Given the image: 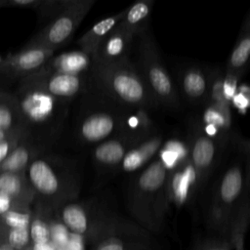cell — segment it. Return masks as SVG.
<instances>
[{
  "mask_svg": "<svg viewBox=\"0 0 250 250\" xmlns=\"http://www.w3.org/2000/svg\"><path fill=\"white\" fill-rule=\"evenodd\" d=\"M169 168L157 157L133 181L129 188L127 206L136 223L150 233L160 232L169 206L166 181Z\"/></svg>",
  "mask_w": 250,
  "mask_h": 250,
  "instance_id": "1",
  "label": "cell"
},
{
  "mask_svg": "<svg viewBox=\"0 0 250 250\" xmlns=\"http://www.w3.org/2000/svg\"><path fill=\"white\" fill-rule=\"evenodd\" d=\"M24 174L35 193L34 202L54 213L78 195L79 187L70 171L50 157L38 155Z\"/></svg>",
  "mask_w": 250,
  "mask_h": 250,
  "instance_id": "2",
  "label": "cell"
},
{
  "mask_svg": "<svg viewBox=\"0 0 250 250\" xmlns=\"http://www.w3.org/2000/svg\"><path fill=\"white\" fill-rule=\"evenodd\" d=\"M97 85L115 102L133 108H151L156 103L136 65L127 59L111 65H94Z\"/></svg>",
  "mask_w": 250,
  "mask_h": 250,
  "instance_id": "3",
  "label": "cell"
},
{
  "mask_svg": "<svg viewBox=\"0 0 250 250\" xmlns=\"http://www.w3.org/2000/svg\"><path fill=\"white\" fill-rule=\"evenodd\" d=\"M151 234L137 223L104 211L87 240L92 250H153Z\"/></svg>",
  "mask_w": 250,
  "mask_h": 250,
  "instance_id": "4",
  "label": "cell"
},
{
  "mask_svg": "<svg viewBox=\"0 0 250 250\" xmlns=\"http://www.w3.org/2000/svg\"><path fill=\"white\" fill-rule=\"evenodd\" d=\"M138 48L139 66H136L150 91L156 104L176 109L180 101L176 86L164 66L155 43L147 30L141 35Z\"/></svg>",
  "mask_w": 250,
  "mask_h": 250,
  "instance_id": "5",
  "label": "cell"
},
{
  "mask_svg": "<svg viewBox=\"0 0 250 250\" xmlns=\"http://www.w3.org/2000/svg\"><path fill=\"white\" fill-rule=\"evenodd\" d=\"M242 164L231 163L218 181L210 208L212 227L228 236L231 218L248 190V173L244 175Z\"/></svg>",
  "mask_w": 250,
  "mask_h": 250,
  "instance_id": "6",
  "label": "cell"
},
{
  "mask_svg": "<svg viewBox=\"0 0 250 250\" xmlns=\"http://www.w3.org/2000/svg\"><path fill=\"white\" fill-rule=\"evenodd\" d=\"M15 95L18 100L21 125L28 131L30 137L33 130L52 128L55 122L62 118L64 102L39 89L20 85Z\"/></svg>",
  "mask_w": 250,
  "mask_h": 250,
  "instance_id": "7",
  "label": "cell"
},
{
  "mask_svg": "<svg viewBox=\"0 0 250 250\" xmlns=\"http://www.w3.org/2000/svg\"><path fill=\"white\" fill-rule=\"evenodd\" d=\"M94 3L95 0H75L70 7L52 19L25 47H40L56 51L70 39Z\"/></svg>",
  "mask_w": 250,
  "mask_h": 250,
  "instance_id": "8",
  "label": "cell"
},
{
  "mask_svg": "<svg viewBox=\"0 0 250 250\" xmlns=\"http://www.w3.org/2000/svg\"><path fill=\"white\" fill-rule=\"evenodd\" d=\"M21 85L39 89L50 96L66 103L86 89L87 76L34 72L21 78Z\"/></svg>",
  "mask_w": 250,
  "mask_h": 250,
  "instance_id": "9",
  "label": "cell"
},
{
  "mask_svg": "<svg viewBox=\"0 0 250 250\" xmlns=\"http://www.w3.org/2000/svg\"><path fill=\"white\" fill-rule=\"evenodd\" d=\"M124 116L110 109H96L83 116L77 126L80 141L86 144H100L122 130Z\"/></svg>",
  "mask_w": 250,
  "mask_h": 250,
  "instance_id": "10",
  "label": "cell"
},
{
  "mask_svg": "<svg viewBox=\"0 0 250 250\" xmlns=\"http://www.w3.org/2000/svg\"><path fill=\"white\" fill-rule=\"evenodd\" d=\"M104 210L94 207L92 203L66 202L60 206L55 213L60 223L70 232L89 238Z\"/></svg>",
  "mask_w": 250,
  "mask_h": 250,
  "instance_id": "11",
  "label": "cell"
},
{
  "mask_svg": "<svg viewBox=\"0 0 250 250\" xmlns=\"http://www.w3.org/2000/svg\"><path fill=\"white\" fill-rule=\"evenodd\" d=\"M55 55L54 50L40 47H24L8 54L0 62V73L10 78H23L38 71Z\"/></svg>",
  "mask_w": 250,
  "mask_h": 250,
  "instance_id": "12",
  "label": "cell"
},
{
  "mask_svg": "<svg viewBox=\"0 0 250 250\" xmlns=\"http://www.w3.org/2000/svg\"><path fill=\"white\" fill-rule=\"evenodd\" d=\"M218 150L219 145L207 136L201 128L194 131L189 141L188 156L194 169L199 186L206 181L215 166Z\"/></svg>",
  "mask_w": 250,
  "mask_h": 250,
  "instance_id": "13",
  "label": "cell"
},
{
  "mask_svg": "<svg viewBox=\"0 0 250 250\" xmlns=\"http://www.w3.org/2000/svg\"><path fill=\"white\" fill-rule=\"evenodd\" d=\"M134 38V35L117 24L96 49L94 65H111L129 59Z\"/></svg>",
  "mask_w": 250,
  "mask_h": 250,
  "instance_id": "14",
  "label": "cell"
},
{
  "mask_svg": "<svg viewBox=\"0 0 250 250\" xmlns=\"http://www.w3.org/2000/svg\"><path fill=\"white\" fill-rule=\"evenodd\" d=\"M146 138L133 136L126 133H119L116 136L98 144L92 157L97 167L101 169H112L119 166L125 154L136 144Z\"/></svg>",
  "mask_w": 250,
  "mask_h": 250,
  "instance_id": "15",
  "label": "cell"
},
{
  "mask_svg": "<svg viewBox=\"0 0 250 250\" xmlns=\"http://www.w3.org/2000/svg\"><path fill=\"white\" fill-rule=\"evenodd\" d=\"M199 186L196 174L191 166L188 154L175 164L169 171L166 181V191L169 203L177 205L186 202L189 194Z\"/></svg>",
  "mask_w": 250,
  "mask_h": 250,
  "instance_id": "16",
  "label": "cell"
},
{
  "mask_svg": "<svg viewBox=\"0 0 250 250\" xmlns=\"http://www.w3.org/2000/svg\"><path fill=\"white\" fill-rule=\"evenodd\" d=\"M93 57L81 50L69 51L52 56L36 72L62 73L71 75H86L92 71Z\"/></svg>",
  "mask_w": 250,
  "mask_h": 250,
  "instance_id": "17",
  "label": "cell"
},
{
  "mask_svg": "<svg viewBox=\"0 0 250 250\" xmlns=\"http://www.w3.org/2000/svg\"><path fill=\"white\" fill-rule=\"evenodd\" d=\"M164 143L163 136L160 134L149 135L140 143L136 144L125 154L119 166L125 173L137 172L147 164L152 157L160 150Z\"/></svg>",
  "mask_w": 250,
  "mask_h": 250,
  "instance_id": "18",
  "label": "cell"
},
{
  "mask_svg": "<svg viewBox=\"0 0 250 250\" xmlns=\"http://www.w3.org/2000/svg\"><path fill=\"white\" fill-rule=\"evenodd\" d=\"M43 145L27 137L0 164V173L24 174L30 162L40 155Z\"/></svg>",
  "mask_w": 250,
  "mask_h": 250,
  "instance_id": "19",
  "label": "cell"
},
{
  "mask_svg": "<svg viewBox=\"0 0 250 250\" xmlns=\"http://www.w3.org/2000/svg\"><path fill=\"white\" fill-rule=\"evenodd\" d=\"M250 56V16L247 15L227 64L226 76L236 81L245 71Z\"/></svg>",
  "mask_w": 250,
  "mask_h": 250,
  "instance_id": "20",
  "label": "cell"
},
{
  "mask_svg": "<svg viewBox=\"0 0 250 250\" xmlns=\"http://www.w3.org/2000/svg\"><path fill=\"white\" fill-rule=\"evenodd\" d=\"M209 76L199 67L190 66L185 69L180 78L184 96L193 103H205L209 92Z\"/></svg>",
  "mask_w": 250,
  "mask_h": 250,
  "instance_id": "21",
  "label": "cell"
},
{
  "mask_svg": "<svg viewBox=\"0 0 250 250\" xmlns=\"http://www.w3.org/2000/svg\"><path fill=\"white\" fill-rule=\"evenodd\" d=\"M153 4L152 0H142L134 3L123 10V17L118 24L135 37L141 35L147 30Z\"/></svg>",
  "mask_w": 250,
  "mask_h": 250,
  "instance_id": "22",
  "label": "cell"
},
{
  "mask_svg": "<svg viewBox=\"0 0 250 250\" xmlns=\"http://www.w3.org/2000/svg\"><path fill=\"white\" fill-rule=\"evenodd\" d=\"M0 192L25 206H31L35 200V193L25 174L0 173Z\"/></svg>",
  "mask_w": 250,
  "mask_h": 250,
  "instance_id": "23",
  "label": "cell"
},
{
  "mask_svg": "<svg viewBox=\"0 0 250 250\" xmlns=\"http://www.w3.org/2000/svg\"><path fill=\"white\" fill-rule=\"evenodd\" d=\"M123 13L124 11L115 14L111 17H107L98 21L88 31H86L77 40V45L79 46L80 50L93 57L100 43L118 24L121 18L123 17Z\"/></svg>",
  "mask_w": 250,
  "mask_h": 250,
  "instance_id": "24",
  "label": "cell"
},
{
  "mask_svg": "<svg viewBox=\"0 0 250 250\" xmlns=\"http://www.w3.org/2000/svg\"><path fill=\"white\" fill-rule=\"evenodd\" d=\"M34 209L29 224L31 243H45L51 241V220L54 212L33 202Z\"/></svg>",
  "mask_w": 250,
  "mask_h": 250,
  "instance_id": "25",
  "label": "cell"
},
{
  "mask_svg": "<svg viewBox=\"0 0 250 250\" xmlns=\"http://www.w3.org/2000/svg\"><path fill=\"white\" fill-rule=\"evenodd\" d=\"M19 127L23 126L21 122L16 95L0 91V129L10 132Z\"/></svg>",
  "mask_w": 250,
  "mask_h": 250,
  "instance_id": "26",
  "label": "cell"
},
{
  "mask_svg": "<svg viewBox=\"0 0 250 250\" xmlns=\"http://www.w3.org/2000/svg\"><path fill=\"white\" fill-rule=\"evenodd\" d=\"M31 216V207L10 210L0 215V229L29 228Z\"/></svg>",
  "mask_w": 250,
  "mask_h": 250,
  "instance_id": "27",
  "label": "cell"
},
{
  "mask_svg": "<svg viewBox=\"0 0 250 250\" xmlns=\"http://www.w3.org/2000/svg\"><path fill=\"white\" fill-rule=\"evenodd\" d=\"M7 244L15 250L27 249L30 242L29 228L0 229V245Z\"/></svg>",
  "mask_w": 250,
  "mask_h": 250,
  "instance_id": "28",
  "label": "cell"
},
{
  "mask_svg": "<svg viewBox=\"0 0 250 250\" xmlns=\"http://www.w3.org/2000/svg\"><path fill=\"white\" fill-rule=\"evenodd\" d=\"M30 137L28 131L24 127L15 129L6 139L0 142V164L7 156L20 145L24 139Z\"/></svg>",
  "mask_w": 250,
  "mask_h": 250,
  "instance_id": "29",
  "label": "cell"
},
{
  "mask_svg": "<svg viewBox=\"0 0 250 250\" xmlns=\"http://www.w3.org/2000/svg\"><path fill=\"white\" fill-rule=\"evenodd\" d=\"M25 207H31V206L22 205V204L15 201L14 199L9 197L8 195L0 192V215L4 214V213H6L10 210L19 209V208H25Z\"/></svg>",
  "mask_w": 250,
  "mask_h": 250,
  "instance_id": "30",
  "label": "cell"
},
{
  "mask_svg": "<svg viewBox=\"0 0 250 250\" xmlns=\"http://www.w3.org/2000/svg\"><path fill=\"white\" fill-rule=\"evenodd\" d=\"M29 250H59L58 246L52 241L45 243H31L28 247Z\"/></svg>",
  "mask_w": 250,
  "mask_h": 250,
  "instance_id": "31",
  "label": "cell"
},
{
  "mask_svg": "<svg viewBox=\"0 0 250 250\" xmlns=\"http://www.w3.org/2000/svg\"><path fill=\"white\" fill-rule=\"evenodd\" d=\"M230 243L228 242H215L203 246L201 250H230Z\"/></svg>",
  "mask_w": 250,
  "mask_h": 250,
  "instance_id": "32",
  "label": "cell"
},
{
  "mask_svg": "<svg viewBox=\"0 0 250 250\" xmlns=\"http://www.w3.org/2000/svg\"><path fill=\"white\" fill-rule=\"evenodd\" d=\"M14 131V130H13ZM13 131H5V130H2V129H0V142L1 141H3L4 139H6Z\"/></svg>",
  "mask_w": 250,
  "mask_h": 250,
  "instance_id": "33",
  "label": "cell"
},
{
  "mask_svg": "<svg viewBox=\"0 0 250 250\" xmlns=\"http://www.w3.org/2000/svg\"><path fill=\"white\" fill-rule=\"evenodd\" d=\"M0 250H15V249H13L12 247H10L7 244H1L0 245Z\"/></svg>",
  "mask_w": 250,
  "mask_h": 250,
  "instance_id": "34",
  "label": "cell"
},
{
  "mask_svg": "<svg viewBox=\"0 0 250 250\" xmlns=\"http://www.w3.org/2000/svg\"><path fill=\"white\" fill-rule=\"evenodd\" d=\"M1 61H2V60H1V58H0V62H1Z\"/></svg>",
  "mask_w": 250,
  "mask_h": 250,
  "instance_id": "35",
  "label": "cell"
},
{
  "mask_svg": "<svg viewBox=\"0 0 250 250\" xmlns=\"http://www.w3.org/2000/svg\"><path fill=\"white\" fill-rule=\"evenodd\" d=\"M27 250H29V249H28V248H27Z\"/></svg>",
  "mask_w": 250,
  "mask_h": 250,
  "instance_id": "36",
  "label": "cell"
},
{
  "mask_svg": "<svg viewBox=\"0 0 250 250\" xmlns=\"http://www.w3.org/2000/svg\"><path fill=\"white\" fill-rule=\"evenodd\" d=\"M25 250H27V249H25Z\"/></svg>",
  "mask_w": 250,
  "mask_h": 250,
  "instance_id": "37",
  "label": "cell"
}]
</instances>
